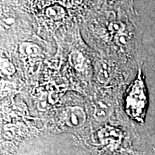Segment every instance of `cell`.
I'll return each mask as SVG.
<instances>
[{
    "mask_svg": "<svg viewBox=\"0 0 155 155\" xmlns=\"http://www.w3.org/2000/svg\"><path fill=\"white\" fill-rule=\"evenodd\" d=\"M148 98L146 86L141 70L139 69L137 78L128 88L126 96V111L131 119L139 123H144L146 117Z\"/></svg>",
    "mask_w": 155,
    "mask_h": 155,
    "instance_id": "1",
    "label": "cell"
}]
</instances>
